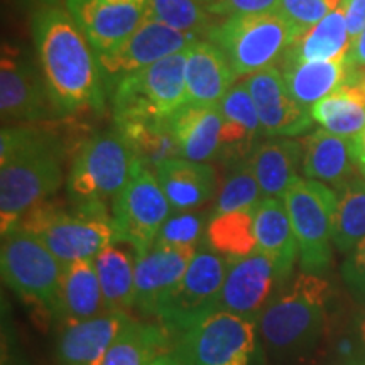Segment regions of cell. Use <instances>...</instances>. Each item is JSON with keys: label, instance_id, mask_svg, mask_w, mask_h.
Segmentation results:
<instances>
[{"label": "cell", "instance_id": "cell-16", "mask_svg": "<svg viewBox=\"0 0 365 365\" xmlns=\"http://www.w3.org/2000/svg\"><path fill=\"white\" fill-rule=\"evenodd\" d=\"M245 83L257 108L264 137H298L312 129V110L289 93L279 68L271 66L254 73Z\"/></svg>", "mask_w": 365, "mask_h": 365}, {"label": "cell", "instance_id": "cell-40", "mask_svg": "<svg viewBox=\"0 0 365 365\" xmlns=\"http://www.w3.org/2000/svg\"><path fill=\"white\" fill-rule=\"evenodd\" d=\"M281 0H217L205 7L210 16L234 17L240 14H255L277 11Z\"/></svg>", "mask_w": 365, "mask_h": 365}, {"label": "cell", "instance_id": "cell-26", "mask_svg": "<svg viewBox=\"0 0 365 365\" xmlns=\"http://www.w3.org/2000/svg\"><path fill=\"white\" fill-rule=\"evenodd\" d=\"M105 312L103 294L93 259L75 261L65 266L54 314L63 327L97 317Z\"/></svg>", "mask_w": 365, "mask_h": 365}, {"label": "cell", "instance_id": "cell-11", "mask_svg": "<svg viewBox=\"0 0 365 365\" xmlns=\"http://www.w3.org/2000/svg\"><path fill=\"white\" fill-rule=\"evenodd\" d=\"M228 262L225 257L202 245L181 281L159 304L156 319L170 335H182L218 308Z\"/></svg>", "mask_w": 365, "mask_h": 365}, {"label": "cell", "instance_id": "cell-48", "mask_svg": "<svg viewBox=\"0 0 365 365\" xmlns=\"http://www.w3.org/2000/svg\"><path fill=\"white\" fill-rule=\"evenodd\" d=\"M359 331H360V345L365 350V303H364V309L360 313V323H359Z\"/></svg>", "mask_w": 365, "mask_h": 365}, {"label": "cell", "instance_id": "cell-35", "mask_svg": "<svg viewBox=\"0 0 365 365\" xmlns=\"http://www.w3.org/2000/svg\"><path fill=\"white\" fill-rule=\"evenodd\" d=\"M262 200L264 195L249 159L237 163L230 166L222 190L218 191L215 207L212 208V217L235 210L259 207Z\"/></svg>", "mask_w": 365, "mask_h": 365}, {"label": "cell", "instance_id": "cell-37", "mask_svg": "<svg viewBox=\"0 0 365 365\" xmlns=\"http://www.w3.org/2000/svg\"><path fill=\"white\" fill-rule=\"evenodd\" d=\"M212 210H186L168 217L154 245L171 249H200L205 244Z\"/></svg>", "mask_w": 365, "mask_h": 365}, {"label": "cell", "instance_id": "cell-27", "mask_svg": "<svg viewBox=\"0 0 365 365\" xmlns=\"http://www.w3.org/2000/svg\"><path fill=\"white\" fill-rule=\"evenodd\" d=\"M313 120L331 134L354 139L365 127V71L350 70L340 88L312 107Z\"/></svg>", "mask_w": 365, "mask_h": 365}, {"label": "cell", "instance_id": "cell-12", "mask_svg": "<svg viewBox=\"0 0 365 365\" xmlns=\"http://www.w3.org/2000/svg\"><path fill=\"white\" fill-rule=\"evenodd\" d=\"M171 210L156 173L149 166L139 164L113 202L112 220L117 242L130 244L137 255L145 254L154 247Z\"/></svg>", "mask_w": 365, "mask_h": 365}, {"label": "cell", "instance_id": "cell-29", "mask_svg": "<svg viewBox=\"0 0 365 365\" xmlns=\"http://www.w3.org/2000/svg\"><path fill=\"white\" fill-rule=\"evenodd\" d=\"M282 76L289 93L304 107H312L349 80L346 61H294L282 58Z\"/></svg>", "mask_w": 365, "mask_h": 365}, {"label": "cell", "instance_id": "cell-24", "mask_svg": "<svg viewBox=\"0 0 365 365\" xmlns=\"http://www.w3.org/2000/svg\"><path fill=\"white\" fill-rule=\"evenodd\" d=\"M171 124L181 158L196 163L218 159L223 129L220 105H185Z\"/></svg>", "mask_w": 365, "mask_h": 365}, {"label": "cell", "instance_id": "cell-41", "mask_svg": "<svg viewBox=\"0 0 365 365\" xmlns=\"http://www.w3.org/2000/svg\"><path fill=\"white\" fill-rule=\"evenodd\" d=\"M341 9L345 12L349 34L354 41L365 29V0H344Z\"/></svg>", "mask_w": 365, "mask_h": 365}, {"label": "cell", "instance_id": "cell-5", "mask_svg": "<svg viewBox=\"0 0 365 365\" xmlns=\"http://www.w3.org/2000/svg\"><path fill=\"white\" fill-rule=\"evenodd\" d=\"M303 34L279 11H269L227 17L207 38L225 53L237 76H247L274 66Z\"/></svg>", "mask_w": 365, "mask_h": 365}, {"label": "cell", "instance_id": "cell-33", "mask_svg": "<svg viewBox=\"0 0 365 365\" xmlns=\"http://www.w3.org/2000/svg\"><path fill=\"white\" fill-rule=\"evenodd\" d=\"M115 127L134 150L137 161L150 170L168 159L181 158L171 120H134Z\"/></svg>", "mask_w": 365, "mask_h": 365}, {"label": "cell", "instance_id": "cell-1", "mask_svg": "<svg viewBox=\"0 0 365 365\" xmlns=\"http://www.w3.org/2000/svg\"><path fill=\"white\" fill-rule=\"evenodd\" d=\"M31 33L54 115L102 112L107 81L93 46L70 11L61 6L36 9Z\"/></svg>", "mask_w": 365, "mask_h": 365}, {"label": "cell", "instance_id": "cell-45", "mask_svg": "<svg viewBox=\"0 0 365 365\" xmlns=\"http://www.w3.org/2000/svg\"><path fill=\"white\" fill-rule=\"evenodd\" d=\"M105 2L112 4V6H143V7H148L149 0H105Z\"/></svg>", "mask_w": 365, "mask_h": 365}, {"label": "cell", "instance_id": "cell-2", "mask_svg": "<svg viewBox=\"0 0 365 365\" xmlns=\"http://www.w3.org/2000/svg\"><path fill=\"white\" fill-rule=\"evenodd\" d=\"M66 149L54 132L7 125L0 137V225L2 235L22 217L58 193L65 180Z\"/></svg>", "mask_w": 365, "mask_h": 365}, {"label": "cell", "instance_id": "cell-8", "mask_svg": "<svg viewBox=\"0 0 365 365\" xmlns=\"http://www.w3.org/2000/svg\"><path fill=\"white\" fill-rule=\"evenodd\" d=\"M261 345L257 319L215 309L180 335L173 357L180 365H255Z\"/></svg>", "mask_w": 365, "mask_h": 365}, {"label": "cell", "instance_id": "cell-4", "mask_svg": "<svg viewBox=\"0 0 365 365\" xmlns=\"http://www.w3.org/2000/svg\"><path fill=\"white\" fill-rule=\"evenodd\" d=\"M134 150L120 130L112 129L86 139L73 156L66 180V193L73 207L105 210L115 202L134 175Z\"/></svg>", "mask_w": 365, "mask_h": 365}, {"label": "cell", "instance_id": "cell-14", "mask_svg": "<svg viewBox=\"0 0 365 365\" xmlns=\"http://www.w3.org/2000/svg\"><path fill=\"white\" fill-rule=\"evenodd\" d=\"M198 38L181 33L159 21L144 19L120 46L97 54L107 88L110 90L125 75L143 70L173 54L186 51Z\"/></svg>", "mask_w": 365, "mask_h": 365}, {"label": "cell", "instance_id": "cell-49", "mask_svg": "<svg viewBox=\"0 0 365 365\" xmlns=\"http://www.w3.org/2000/svg\"><path fill=\"white\" fill-rule=\"evenodd\" d=\"M196 2H202V4H205V6H208V4L217 2V0H196Z\"/></svg>", "mask_w": 365, "mask_h": 365}, {"label": "cell", "instance_id": "cell-36", "mask_svg": "<svg viewBox=\"0 0 365 365\" xmlns=\"http://www.w3.org/2000/svg\"><path fill=\"white\" fill-rule=\"evenodd\" d=\"M208 16L195 0H149L144 19L159 21L173 29L200 38L208 36L213 27Z\"/></svg>", "mask_w": 365, "mask_h": 365}, {"label": "cell", "instance_id": "cell-21", "mask_svg": "<svg viewBox=\"0 0 365 365\" xmlns=\"http://www.w3.org/2000/svg\"><path fill=\"white\" fill-rule=\"evenodd\" d=\"M235 78L225 53L212 41L196 39L186 49V105H218Z\"/></svg>", "mask_w": 365, "mask_h": 365}, {"label": "cell", "instance_id": "cell-47", "mask_svg": "<svg viewBox=\"0 0 365 365\" xmlns=\"http://www.w3.org/2000/svg\"><path fill=\"white\" fill-rule=\"evenodd\" d=\"M22 2L36 6V9L46 7V6H59V0H22Z\"/></svg>", "mask_w": 365, "mask_h": 365}, {"label": "cell", "instance_id": "cell-31", "mask_svg": "<svg viewBox=\"0 0 365 365\" xmlns=\"http://www.w3.org/2000/svg\"><path fill=\"white\" fill-rule=\"evenodd\" d=\"M255 210L257 207L213 215L210 218L205 245L227 261H237L257 252Z\"/></svg>", "mask_w": 365, "mask_h": 365}, {"label": "cell", "instance_id": "cell-44", "mask_svg": "<svg viewBox=\"0 0 365 365\" xmlns=\"http://www.w3.org/2000/svg\"><path fill=\"white\" fill-rule=\"evenodd\" d=\"M331 365H365V350L360 349L357 352L345 355Z\"/></svg>", "mask_w": 365, "mask_h": 365}, {"label": "cell", "instance_id": "cell-23", "mask_svg": "<svg viewBox=\"0 0 365 365\" xmlns=\"http://www.w3.org/2000/svg\"><path fill=\"white\" fill-rule=\"evenodd\" d=\"M257 250L271 259L281 286L293 276L299 249L282 198H264L255 210Z\"/></svg>", "mask_w": 365, "mask_h": 365}, {"label": "cell", "instance_id": "cell-34", "mask_svg": "<svg viewBox=\"0 0 365 365\" xmlns=\"http://www.w3.org/2000/svg\"><path fill=\"white\" fill-rule=\"evenodd\" d=\"M339 193L333 217L331 240L335 249L349 254L365 239V178L360 175L349 181Z\"/></svg>", "mask_w": 365, "mask_h": 365}, {"label": "cell", "instance_id": "cell-7", "mask_svg": "<svg viewBox=\"0 0 365 365\" xmlns=\"http://www.w3.org/2000/svg\"><path fill=\"white\" fill-rule=\"evenodd\" d=\"M186 51L125 75L110 88L115 125L134 120H171L186 105Z\"/></svg>", "mask_w": 365, "mask_h": 365}, {"label": "cell", "instance_id": "cell-42", "mask_svg": "<svg viewBox=\"0 0 365 365\" xmlns=\"http://www.w3.org/2000/svg\"><path fill=\"white\" fill-rule=\"evenodd\" d=\"M346 65L354 71H365V29L352 41L350 51L346 54Z\"/></svg>", "mask_w": 365, "mask_h": 365}, {"label": "cell", "instance_id": "cell-38", "mask_svg": "<svg viewBox=\"0 0 365 365\" xmlns=\"http://www.w3.org/2000/svg\"><path fill=\"white\" fill-rule=\"evenodd\" d=\"M344 0H281L279 11L287 21H291L298 29L307 33L323 17L336 11Z\"/></svg>", "mask_w": 365, "mask_h": 365}, {"label": "cell", "instance_id": "cell-13", "mask_svg": "<svg viewBox=\"0 0 365 365\" xmlns=\"http://www.w3.org/2000/svg\"><path fill=\"white\" fill-rule=\"evenodd\" d=\"M0 112L4 124H34L54 115L38 58L4 43L0 63Z\"/></svg>", "mask_w": 365, "mask_h": 365}, {"label": "cell", "instance_id": "cell-32", "mask_svg": "<svg viewBox=\"0 0 365 365\" xmlns=\"http://www.w3.org/2000/svg\"><path fill=\"white\" fill-rule=\"evenodd\" d=\"M170 331L161 325L130 319L108 350L102 365H150L166 354Z\"/></svg>", "mask_w": 365, "mask_h": 365}, {"label": "cell", "instance_id": "cell-15", "mask_svg": "<svg viewBox=\"0 0 365 365\" xmlns=\"http://www.w3.org/2000/svg\"><path fill=\"white\" fill-rule=\"evenodd\" d=\"M228 262L217 309L259 322L264 309L282 287L276 267L259 250Z\"/></svg>", "mask_w": 365, "mask_h": 365}, {"label": "cell", "instance_id": "cell-30", "mask_svg": "<svg viewBox=\"0 0 365 365\" xmlns=\"http://www.w3.org/2000/svg\"><path fill=\"white\" fill-rule=\"evenodd\" d=\"M350 46L352 38L340 6L301 36L282 58L294 61H344Z\"/></svg>", "mask_w": 365, "mask_h": 365}, {"label": "cell", "instance_id": "cell-19", "mask_svg": "<svg viewBox=\"0 0 365 365\" xmlns=\"http://www.w3.org/2000/svg\"><path fill=\"white\" fill-rule=\"evenodd\" d=\"M65 2L97 54L108 53L120 46L143 24L145 17V7L143 6H112L105 0Z\"/></svg>", "mask_w": 365, "mask_h": 365}, {"label": "cell", "instance_id": "cell-46", "mask_svg": "<svg viewBox=\"0 0 365 365\" xmlns=\"http://www.w3.org/2000/svg\"><path fill=\"white\" fill-rule=\"evenodd\" d=\"M150 365H180V362L173 357V354H164L161 357H158Z\"/></svg>", "mask_w": 365, "mask_h": 365}, {"label": "cell", "instance_id": "cell-25", "mask_svg": "<svg viewBox=\"0 0 365 365\" xmlns=\"http://www.w3.org/2000/svg\"><path fill=\"white\" fill-rule=\"evenodd\" d=\"M249 161L264 198H282L299 178L303 144L289 137L267 139L255 148Z\"/></svg>", "mask_w": 365, "mask_h": 365}, {"label": "cell", "instance_id": "cell-39", "mask_svg": "<svg viewBox=\"0 0 365 365\" xmlns=\"http://www.w3.org/2000/svg\"><path fill=\"white\" fill-rule=\"evenodd\" d=\"M340 271L346 289L355 299L365 303V239L346 254Z\"/></svg>", "mask_w": 365, "mask_h": 365}, {"label": "cell", "instance_id": "cell-22", "mask_svg": "<svg viewBox=\"0 0 365 365\" xmlns=\"http://www.w3.org/2000/svg\"><path fill=\"white\" fill-rule=\"evenodd\" d=\"M154 173L175 212L198 210L217 195L218 178L212 164L175 158L159 164Z\"/></svg>", "mask_w": 365, "mask_h": 365}, {"label": "cell", "instance_id": "cell-28", "mask_svg": "<svg viewBox=\"0 0 365 365\" xmlns=\"http://www.w3.org/2000/svg\"><path fill=\"white\" fill-rule=\"evenodd\" d=\"M135 249L125 242H113L93 259L102 287L105 312L127 313L135 299Z\"/></svg>", "mask_w": 365, "mask_h": 365}, {"label": "cell", "instance_id": "cell-43", "mask_svg": "<svg viewBox=\"0 0 365 365\" xmlns=\"http://www.w3.org/2000/svg\"><path fill=\"white\" fill-rule=\"evenodd\" d=\"M354 150H355V159H357V164L360 168V173H362L365 178V127L364 130L354 137Z\"/></svg>", "mask_w": 365, "mask_h": 365}, {"label": "cell", "instance_id": "cell-18", "mask_svg": "<svg viewBox=\"0 0 365 365\" xmlns=\"http://www.w3.org/2000/svg\"><path fill=\"white\" fill-rule=\"evenodd\" d=\"M129 313L103 312L63 327L56 341L59 365H102L108 350L130 322Z\"/></svg>", "mask_w": 365, "mask_h": 365}, {"label": "cell", "instance_id": "cell-6", "mask_svg": "<svg viewBox=\"0 0 365 365\" xmlns=\"http://www.w3.org/2000/svg\"><path fill=\"white\" fill-rule=\"evenodd\" d=\"M17 227L39 237L63 266L95 259L105 247L117 242L108 212L80 207L66 210L49 200L27 212Z\"/></svg>", "mask_w": 365, "mask_h": 365}, {"label": "cell", "instance_id": "cell-3", "mask_svg": "<svg viewBox=\"0 0 365 365\" xmlns=\"http://www.w3.org/2000/svg\"><path fill=\"white\" fill-rule=\"evenodd\" d=\"M331 286L323 276L299 272L277 291L259 318V335L274 359L308 354L327 325Z\"/></svg>", "mask_w": 365, "mask_h": 365}, {"label": "cell", "instance_id": "cell-10", "mask_svg": "<svg viewBox=\"0 0 365 365\" xmlns=\"http://www.w3.org/2000/svg\"><path fill=\"white\" fill-rule=\"evenodd\" d=\"M2 279L16 294L54 313L65 266L39 237L21 227L2 235Z\"/></svg>", "mask_w": 365, "mask_h": 365}, {"label": "cell", "instance_id": "cell-17", "mask_svg": "<svg viewBox=\"0 0 365 365\" xmlns=\"http://www.w3.org/2000/svg\"><path fill=\"white\" fill-rule=\"evenodd\" d=\"M198 249L156 247L137 257L134 308L145 318H156L168 293L185 276Z\"/></svg>", "mask_w": 365, "mask_h": 365}, {"label": "cell", "instance_id": "cell-20", "mask_svg": "<svg viewBox=\"0 0 365 365\" xmlns=\"http://www.w3.org/2000/svg\"><path fill=\"white\" fill-rule=\"evenodd\" d=\"M303 163L301 173L340 191L349 181L362 175L355 159L354 140L331 134L325 129L314 130L303 139Z\"/></svg>", "mask_w": 365, "mask_h": 365}, {"label": "cell", "instance_id": "cell-9", "mask_svg": "<svg viewBox=\"0 0 365 365\" xmlns=\"http://www.w3.org/2000/svg\"><path fill=\"white\" fill-rule=\"evenodd\" d=\"M298 242L301 272L323 276L331 264V232L339 193L331 186L298 178L282 196Z\"/></svg>", "mask_w": 365, "mask_h": 365}]
</instances>
